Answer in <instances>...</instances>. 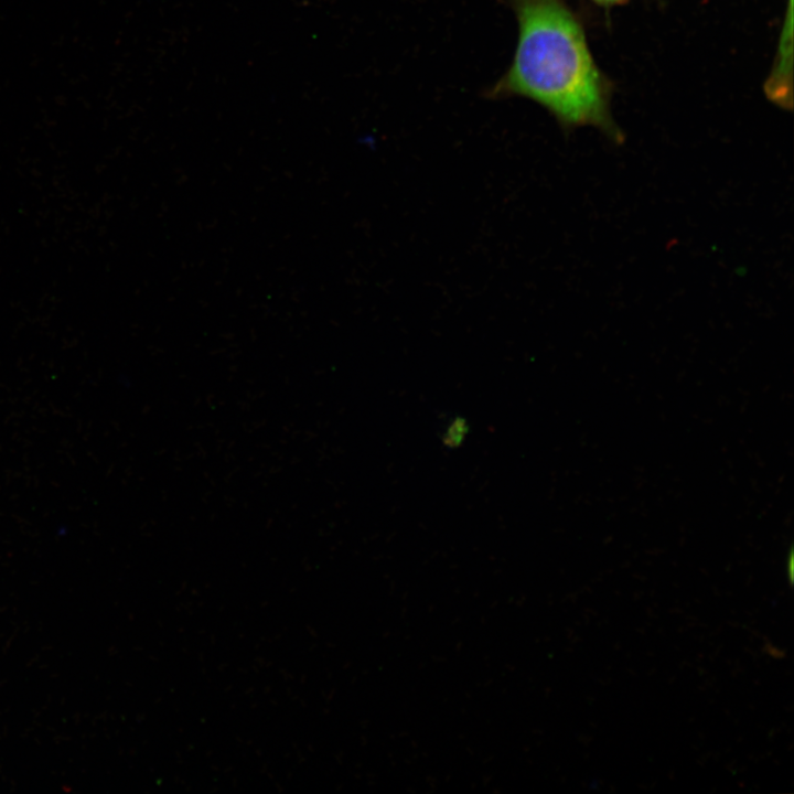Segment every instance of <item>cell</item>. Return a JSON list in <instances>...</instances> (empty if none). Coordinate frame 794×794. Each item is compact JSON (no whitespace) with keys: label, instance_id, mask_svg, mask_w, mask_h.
<instances>
[{"label":"cell","instance_id":"obj_1","mask_svg":"<svg viewBox=\"0 0 794 794\" xmlns=\"http://www.w3.org/2000/svg\"><path fill=\"white\" fill-rule=\"evenodd\" d=\"M518 23L513 62L492 89L545 107L565 129L591 126L620 144L605 81L565 0H511Z\"/></svg>","mask_w":794,"mask_h":794},{"label":"cell","instance_id":"obj_2","mask_svg":"<svg viewBox=\"0 0 794 794\" xmlns=\"http://www.w3.org/2000/svg\"><path fill=\"white\" fill-rule=\"evenodd\" d=\"M592 1H594V2H597V3H599V4L609 6V4H616V3L623 2V1H625V0H592Z\"/></svg>","mask_w":794,"mask_h":794}]
</instances>
